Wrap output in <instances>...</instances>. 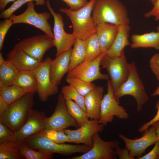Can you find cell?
<instances>
[{"mask_svg": "<svg viewBox=\"0 0 159 159\" xmlns=\"http://www.w3.org/2000/svg\"><path fill=\"white\" fill-rule=\"evenodd\" d=\"M92 14L96 24L107 23L120 25L130 23L127 10L120 0H95Z\"/></svg>", "mask_w": 159, "mask_h": 159, "instance_id": "6da1fadb", "label": "cell"}, {"mask_svg": "<svg viewBox=\"0 0 159 159\" xmlns=\"http://www.w3.org/2000/svg\"><path fill=\"white\" fill-rule=\"evenodd\" d=\"M95 0H90L82 8L76 10L61 8L59 11L65 14L70 20L73 34L76 38L85 40L96 33V24L91 15Z\"/></svg>", "mask_w": 159, "mask_h": 159, "instance_id": "7a4b0ae2", "label": "cell"}, {"mask_svg": "<svg viewBox=\"0 0 159 159\" xmlns=\"http://www.w3.org/2000/svg\"><path fill=\"white\" fill-rule=\"evenodd\" d=\"M22 142L36 150L52 154L58 153L65 156L77 153H84L91 148L85 144L56 143L46 137L41 132L30 136Z\"/></svg>", "mask_w": 159, "mask_h": 159, "instance_id": "3957f363", "label": "cell"}, {"mask_svg": "<svg viewBox=\"0 0 159 159\" xmlns=\"http://www.w3.org/2000/svg\"><path fill=\"white\" fill-rule=\"evenodd\" d=\"M34 95L27 93L10 104L0 119L14 132L23 125L30 115L34 104Z\"/></svg>", "mask_w": 159, "mask_h": 159, "instance_id": "277c9868", "label": "cell"}, {"mask_svg": "<svg viewBox=\"0 0 159 159\" xmlns=\"http://www.w3.org/2000/svg\"><path fill=\"white\" fill-rule=\"evenodd\" d=\"M113 92L115 98L119 103L120 98L124 96L129 95L132 97L136 101L137 111H141L143 105L148 101L149 97L139 76L134 61L129 63L127 79Z\"/></svg>", "mask_w": 159, "mask_h": 159, "instance_id": "5b68a950", "label": "cell"}, {"mask_svg": "<svg viewBox=\"0 0 159 159\" xmlns=\"http://www.w3.org/2000/svg\"><path fill=\"white\" fill-rule=\"evenodd\" d=\"M108 73L113 92L116 91L127 79L129 71V63L127 60L124 51L116 57H112L106 54L100 63Z\"/></svg>", "mask_w": 159, "mask_h": 159, "instance_id": "8992f818", "label": "cell"}, {"mask_svg": "<svg viewBox=\"0 0 159 159\" xmlns=\"http://www.w3.org/2000/svg\"><path fill=\"white\" fill-rule=\"evenodd\" d=\"M27 3V7L24 12L19 15L13 14L10 16L9 18L13 24L25 23L32 25L54 38L51 25L48 21L51 13L47 12L37 13L35 10L34 1Z\"/></svg>", "mask_w": 159, "mask_h": 159, "instance_id": "52a82bcc", "label": "cell"}, {"mask_svg": "<svg viewBox=\"0 0 159 159\" xmlns=\"http://www.w3.org/2000/svg\"><path fill=\"white\" fill-rule=\"evenodd\" d=\"M107 92L104 95L101 103L99 123L105 125L109 122H112L115 116L122 120H126L129 115L124 108L119 105L115 98L113 90L110 80H107Z\"/></svg>", "mask_w": 159, "mask_h": 159, "instance_id": "ba28073f", "label": "cell"}, {"mask_svg": "<svg viewBox=\"0 0 159 159\" xmlns=\"http://www.w3.org/2000/svg\"><path fill=\"white\" fill-rule=\"evenodd\" d=\"M47 7L54 19L53 34L54 47L56 49L55 56L68 51L72 48L76 38L72 33L69 34L64 29V23L61 15L55 12L52 7L49 0L46 1Z\"/></svg>", "mask_w": 159, "mask_h": 159, "instance_id": "9c48e42d", "label": "cell"}, {"mask_svg": "<svg viewBox=\"0 0 159 159\" xmlns=\"http://www.w3.org/2000/svg\"><path fill=\"white\" fill-rule=\"evenodd\" d=\"M71 126L78 127L80 126L69 114L66 100L62 94H60L58 97L54 111L52 115L48 117L45 128L43 131L64 130Z\"/></svg>", "mask_w": 159, "mask_h": 159, "instance_id": "30bf717a", "label": "cell"}, {"mask_svg": "<svg viewBox=\"0 0 159 159\" xmlns=\"http://www.w3.org/2000/svg\"><path fill=\"white\" fill-rule=\"evenodd\" d=\"M106 52V51L102 52L98 57L92 61L85 60L74 69L68 72L67 77L90 82L98 80H110L109 75L102 73L100 71L101 61Z\"/></svg>", "mask_w": 159, "mask_h": 159, "instance_id": "8fae6325", "label": "cell"}, {"mask_svg": "<svg viewBox=\"0 0 159 159\" xmlns=\"http://www.w3.org/2000/svg\"><path fill=\"white\" fill-rule=\"evenodd\" d=\"M16 44L41 62L43 61V57L46 52L54 46V38L46 34L24 39Z\"/></svg>", "mask_w": 159, "mask_h": 159, "instance_id": "7c38bea8", "label": "cell"}, {"mask_svg": "<svg viewBox=\"0 0 159 159\" xmlns=\"http://www.w3.org/2000/svg\"><path fill=\"white\" fill-rule=\"evenodd\" d=\"M52 59L49 56L40 65L31 71L35 74L37 82V93L40 100L47 101L50 96L58 92V86L51 82L50 75V66Z\"/></svg>", "mask_w": 159, "mask_h": 159, "instance_id": "4fadbf2b", "label": "cell"}, {"mask_svg": "<svg viewBox=\"0 0 159 159\" xmlns=\"http://www.w3.org/2000/svg\"><path fill=\"white\" fill-rule=\"evenodd\" d=\"M93 145L91 149L82 155L73 157L72 159H116L117 155L115 150L119 146L117 140L106 141L102 140L98 133L92 137Z\"/></svg>", "mask_w": 159, "mask_h": 159, "instance_id": "5bb4252c", "label": "cell"}, {"mask_svg": "<svg viewBox=\"0 0 159 159\" xmlns=\"http://www.w3.org/2000/svg\"><path fill=\"white\" fill-rule=\"evenodd\" d=\"M105 125L99 123L98 120L91 119L77 129H65L64 132L68 135L70 143H82L92 147L93 145L92 137L96 133L101 132Z\"/></svg>", "mask_w": 159, "mask_h": 159, "instance_id": "9a60e30c", "label": "cell"}, {"mask_svg": "<svg viewBox=\"0 0 159 159\" xmlns=\"http://www.w3.org/2000/svg\"><path fill=\"white\" fill-rule=\"evenodd\" d=\"M143 132L141 137L134 139L128 138L122 134L118 135L129 150L130 156L134 159L136 157L139 159L147 148L155 144L157 140L155 130L153 126H151Z\"/></svg>", "mask_w": 159, "mask_h": 159, "instance_id": "2e32d148", "label": "cell"}, {"mask_svg": "<svg viewBox=\"0 0 159 159\" xmlns=\"http://www.w3.org/2000/svg\"><path fill=\"white\" fill-rule=\"evenodd\" d=\"M47 118L44 112L32 110L26 122L15 132L16 144L17 145L30 136L43 131Z\"/></svg>", "mask_w": 159, "mask_h": 159, "instance_id": "e0dca14e", "label": "cell"}, {"mask_svg": "<svg viewBox=\"0 0 159 159\" xmlns=\"http://www.w3.org/2000/svg\"><path fill=\"white\" fill-rule=\"evenodd\" d=\"M7 60L20 71H32L38 67L42 62L31 57L16 44L7 54Z\"/></svg>", "mask_w": 159, "mask_h": 159, "instance_id": "ac0fdd59", "label": "cell"}, {"mask_svg": "<svg viewBox=\"0 0 159 159\" xmlns=\"http://www.w3.org/2000/svg\"><path fill=\"white\" fill-rule=\"evenodd\" d=\"M72 48L53 60H52L50 66V75L51 82L58 86L64 74L68 72L72 50Z\"/></svg>", "mask_w": 159, "mask_h": 159, "instance_id": "d6986e66", "label": "cell"}, {"mask_svg": "<svg viewBox=\"0 0 159 159\" xmlns=\"http://www.w3.org/2000/svg\"><path fill=\"white\" fill-rule=\"evenodd\" d=\"M104 92L103 87L96 86L84 96L86 112L89 118L99 120Z\"/></svg>", "mask_w": 159, "mask_h": 159, "instance_id": "ffe728a7", "label": "cell"}, {"mask_svg": "<svg viewBox=\"0 0 159 159\" xmlns=\"http://www.w3.org/2000/svg\"><path fill=\"white\" fill-rule=\"evenodd\" d=\"M130 29L129 24L119 25L115 40L106 51L107 55L112 57H117L124 51L126 47L130 45L128 38Z\"/></svg>", "mask_w": 159, "mask_h": 159, "instance_id": "44dd1931", "label": "cell"}, {"mask_svg": "<svg viewBox=\"0 0 159 159\" xmlns=\"http://www.w3.org/2000/svg\"><path fill=\"white\" fill-rule=\"evenodd\" d=\"M118 26L107 23L97 24L96 33L101 52L107 51L112 45L117 34Z\"/></svg>", "mask_w": 159, "mask_h": 159, "instance_id": "7402d4cb", "label": "cell"}, {"mask_svg": "<svg viewBox=\"0 0 159 159\" xmlns=\"http://www.w3.org/2000/svg\"><path fill=\"white\" fill-rule=\"evenodd\" d=\"M131 47L152 48L159 50V32L154 31L141 34H133L131 36Z\"/></svg>", "mask_w": 159, "mask_h": 159, "instance_id": "603a6c76", "label": "cell"}, {"mask_svg": "<svg viewBox=\"0 0 159 159\" xmlns=\"http://www.w3.org/2000/svg\"><path fill=\"white\" fill-rule=\"evenodd\" d=\"M13 85L21 87L28 93L37 92V79L35 74L31 71H20Z\"/></svg>", "mask_w": 159, "mask_h": 159, "instance_id": "cb8c5ba5", "label": "cell"}, {"mask_svg": "<svg viewBox=\"0 0 159 159\" xmlns=\"http://www.w3.org/2000/svg\"><path fill=\"white\" fill-rule=\"evenodd\" d=\"M20 71L11 62L6 60L0 66V87L13 85Z\"/></svg>", "mask_w": 159, "mask_h": 159, "instance_id": "d4e9b609", "label": "cell"}, {"mask_svg": "<svg viewBox=\"0 0 159 159\" xmlns=\"http://www.w3.org/2000/svg\"><path fill=\"white\" fill-rule=\"evenodd\" d=\"M27 93L23 88L14 85L0 87V97L9 104L19 99Z\"/></svg>", "mask_w": 159, "mask_h": 159, "instance_id": "484cf974", "label": "cell"}, {"mask_svg": "<svg viewBox=\"0 0 159 159\" xmlns=\"http://www.w3.org/2000/svg\"><path fill=\"white\" fill-rule=\"evenodd\" d=\"M74 45L68 72L76 67L86 59V52L84 40L77 38Z\"/></svg>", "mask_w": 159, "mask_h": 159, "instance_id": "4316f807", "label": "cell"}, {"mask_svg": "<svg viewBox=\"0 0 159 159\" xmlns=\"http://www.w3.org/2000/svg\"><path fill=\"white\" fill-rule=\"evenodd\" d=\"M86 52V60L92 61L97 58L102 52L100 42L96 33L84 40Z\"/></svg>", "mask_w": 159, "mask_h": 159, "instance_id": "83f0119b", "label": "cell"}, {"mask_svg": "<svg viewBox=\"0 0 159 159\" xmlns=\"http://www.w3.org/2000/svg\"><path fill=\"white\" fill-rule=\"evenodd\" d=\"M19 153L26 159H51L53 154L37 151L30 147L22 142L17 145Z\"/></svg>", "mask_w": 159, "mask_h": 159, "instance_id": "f1b7e54d", "label": "cell"}, {"mask_svg": "<svg viewBox=\"0 0 159 159\" xmlns=\"http://www.w3.org/2000/svg\"><path fill=\"white\" fill-rule=\"evenodd\" d=\"M68 111L76 120L80 127L88 120L86 112L84 111L74 101L71 100H66Z\"/></svg>", "mask_w": 159, "mask_h": 159, "instance_id": "f546056e", "label": "cell"}, {"mask_svg": "<svg viewBox=\"0 0 159 159\" xmlns=\"http://www.w3.org/2000/svg\"><path fill=\"white\" fill-rule=\"evenodd\" d=\"M61 92L66 100H71L74 101L86 112L84 96L80 95L74 87L69 85L63 86L62 88Z\"/></svg>", "mask_w": 159, "mask_h": 159, "instance_id": "4dcf8cb0", "label": "cell"}, {"mask_svg": "<svg viewBox=\"0 0 159 159\" xmlns=\"http://www.w3.org/2000/svg\"><path fill=\"white\" fill-rule=\"evenodd\" d=\"M14 143H0V159H23Z\"/></svg>", "mask_w": 159, "mask_h": 159, "instance_id": "1f68e13d", "label": "cell"}, {"mask_svg": "<svg viewBox=\"0 0 159 159\" xmlns=\"http://www.w3.org/2000/svg\"><path fill=\"white\" fill-rule=\"evenodd\" d=\"M66 82L74 87L83 96L92 90L96 86L93 83L85 81L80 79L66 77Z\"/></svg>", "mask_w": 159, "mask_h": 159, "instance_id": "d6a6232c", "label": "cell"}, {"mask_svg": "<svg viewBox=\"0 0 159 159\" xmlns=\"http://www.w3.org/2000/svg\"><path fill=\"white\" fill-rule=\"evenodd\" d=\"M35 1V5L42 6L46 4L45 0H17L8 8L2 11L0 14L1 18H9L11 15L24 4L31 1Z\"/></svg>", "mask_w": 159, "mask_h": 159, "instance_id": "836d02e7", "label": "cell"}, {"mask_svg": "<svg viewBox=\"0 0 159 159\" xmlns=\"http://www.w3.org/2000/svg\"><path fill=\"white\" fill-rule=\"evenodd\" d=\"M64 130H49L41 132L46 137L56 143H70L69 137Z\"/></svg>", "mask_w": 159, "mask_h": 159, "instance_id": "e575fe53", "label": "cell"}, {"mask_svg": "<svg viewBox=\"0 0 159 159\" xmlns=\"http://www.w3.org/2000/svg\"><path fill=\"white\" fill-rule=\"evenodd\" d=\"M15 132L7 126L0 119V143H16Z\"/></svg>", "mask_w": 159, "mask_h": 159, "instance_id": "d590c367", "label": "cell"}, {"mask_svg": "<svg viewBox=\"0 0 159 159\" xmlns=\"http://www.w3.org/2000/svg\"><path fill=\"white\" fill-rule=\"evenodd\" d=\"M12 20L10 19H5L0 22V50L3 47L5 38L10 28L13 25Z\"/></svg>", "mask_w": 159, "mask_h": 159, "instance_id": "8d00e7d4", "label": "cell"}, {"mask_svg": "<svg viewBox=\"0 0 159 159\" xmlns=\"http://www.w3.org/2000/svg\"><path fill=\"white\" fill-rule=\"evenodd\" d=\"M151 70L156 77H159V54L152 56L149 61Z\"/></svg>", "mask_w": 159, "mask_h": 159, "instance_id": "74e56055", "label": "cell"}, {"mask_svg": "<svg viewBox=\"0 0 159 159\" xmlns=\"http://www.w3.org/2000/svg\"><path fill=\"white\" fill-rule=\"evenodd\" d=\"M155 108L157 110V113L155 117L149 121L144 124L138 129L139 132H143L148 129L154 123L159 121V100L156 102Z\"/></svg>", "mask_w": 159, "mask_h": 159, "instance_id": "f35d334b", "label": "cell"}, {"mask_svg": "<svg viewBox=\"0 0 159 159\" xmlns=\"http://www.w3.org/2000/svg\"><path fill=\"white\" fill-rule=\"evenodd\" d=\"M69 7L73 10L78 9L86 5L88 2L87 0H62Z\"/></svg>", "mask_w": 159, "mask_h": 159, "instance_id": "ab89813d", "label": "cell"}, {"mask_svg": "<svg viewBox=\"0 0 159 159\" xmlns=\"http://www.w3.org/2000/svg\"><path fill=\"white\" fill-rule=\"evenodd\" d=\"M153 5L152 9L145 13L144 16L147 18L153 17L155 21H158L159 20V0H157Z\"/></svg>", "mask_w": 159, "mask_h": 159, "instance_id": "60d3db41", "label": "cell"}, {"mask_svg": "<svg viewBox=\"0 0 159 159\" xmlns=\"http://www.w3.org/2000/svg\"><path fill=\"white\" fill-rule=\"evenodd\" d=\"M115 150L117 156L120 159H134L130 156L129 151L125 147L122 149L118 146L115 147Z\"/></svg>", "mask_w": 159, "mask_h": 159, "instance_id": "b9f144b4", "label": "cell"}, {"mask_svg": "<svg viewBox=\"0 0 159 159\" xmlns=\"http://www.w3.org/2000/svg\"><path fill=\"white\" fill-rule=\"evenodd\" d=\"M159 146V140H157L152 150L148 153L141 156L139 159H155L157 157V152Z\"/></svg>", "mask_w": 159, "mask_h": 159, "instance_id": "7bdbcfd3", "label": "cell"}, {"mask_svg": "<svg viewBox=\"0 0 159 159\" xmlns=\"http://www.w3.org/2000/svg\"><path fill=\"white\" fill-rule=\"evenodd\" d=\"M9 105L0 97V119L2 118L4 113L6 110Z\"/></svg>", "mask_w": 159, "mask_h": 159, "instance_id": "ee69618b", "label": "cell"}, {"mask_svg": "<svg viewBox=\"0 0 159 159\" xmlns=\"http://www.w3.org/2000/svg\"><path fill=\"white\" fill-rule=\"evenodd\" d=\"M15 0H0V10L2 11L7 4L10 2L14 1Z\"/></svg>", "mask_w": 159, "mask_h": 159, "instance_id": "f6af8a7d", "label": "cell"}, {"mask_svg": "<svg viewBox=\"0 0 159 159\" xmlns=\"http://www.w3.org/2000/svg\"><path fill=\"white\" fill-rule=\"evenodd\" d=\"M151 126H153L155 128L156 133L157 140H159V121L154 123Z\"/></svg>", "mask_w": 159, "mask_h": 159, "instance_id": "bcb514c9", "label": "cell"}, {"mask_svg": "<svg viewBox=\"0 0 159 159\" xmlns=\"http://www.w3.org/2000/svg\"><path fill=\"white\" fill-rule=\"evenodd\" d=\"M157 79L158 80L159 83V77H156ZM159 95V85L154 92L151 94V96L152 97Z\"/></svg>", "mask_w": 159, "mask_h": 159, "instance_id": "7dc6e473", "label": "cell"}, {"mask_svg": "<svg viewBox=\"0 0 159 159\" xmlns=\"http://www.w3.org/2000/svg\"><path fill=\"white\" fill-rule=\"evenodd\" d=\"M6 61V60H5L3 57L2 53L1 52H0V66L1 65L4 64L5 62Z\"/></svg>", "mask_w": 159, "mask_h": 159, "instance_id": "c3c4849f", "label": "cell"}, {"mask_svg": "<svg viewBox=\"0 0 159 159\" xmlns=\"http://www.w3.org/2000/svg\"><path fill=\"white\" fill-rule=\"evenodd\" d=\"M153 5L155 2L157 0H149Z\"/></svg>", "mask_w": 159, "mask_h": 159, "instance_id": "681fc988", "label": "cell"}, {"mask_svg": "<svg viewBox=\"0 0 159 159\" xmlns=\"http://www.w3.org/2000/svg\"><path fill=\"white\" fill-rule=\"evenodd\" d=\"M156 30L157 32H159V26L157 27Z\"/></svg>", "mask_w": 159, "mask_h": 159, "instance_id": "f907efd6", "label": "cell"}, {"mask_svg": "<svg viewBox=\"0 0 159 159\" xmlns=\"http://www.w3.org/2000/svg\"><path fill=\"white\" fill-rule=\"evenodd\" d=\"M157 156H159V146L158 149V152H157Z\"/></svg>", "mask_w": 159, "mask_h": 159, "instance_id": "816d5d0a", "label": "cell"}]
</instances>
